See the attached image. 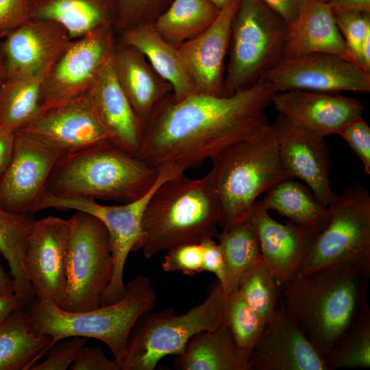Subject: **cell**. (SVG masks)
<instances>
[{"label": "cell", "instance_id": "cell-20", "mask_svg": "<svg viewBox=\"0 0 370 370\" xmlns=\"http://www.w3.org/2000/svg\"><path fill=\"white\" fill-rule=\"evenodd\" d=\"M241 1H230L206 30L177 47L199 93L223 95L225 59Z\"/></svg>", "mask_w": 370, "mask_h": 370}, {"label": "cell", "instance_id": "cell-8", "mask_svg": "<svg viewBox=\"0 0 370 370\" xmlns=\"http://www.w3.org/2000/svg\"><path fill=\"white\" fill-rule=\"evenodd\" d=\"M287 25L262 0H241L234 16L223 95L251 86L284 58Z\"/></svg>", "mask_w": 370, "mask_h": 370}, {"label": "cell", "instance_id": "cell-13", "mask_svg": "<svg viewBox=\"0 0 370 370\" xmlns=\"http://www.w3.org/2000/svg\"><path fill=\"white\" fill-rule=\"evenodd\" d=\"M62 155L38 139L15 132L12 156L0 176V207L10 212H38L50 175Z\"/></svg>", "mask_w": 370, "mask_h": 370}, {"label": "cell", "instance_id": "cell-33", "mask_svg": "<svg viewBox=\"0 0 370 370\" xmlns=\"http://www.w3.org/2000/svg\"><path fill=\"white\" fill-rule=\"evenodd\" d=\"M34 219L0 207V254L7 261L14 293L29 305L35 298L25 262L27 236Z\"/></svg>", "mask_w": 370, "mask_h": 370}, {"label": "cell", "instance_id": "cell-7", "mask_svg": "<svg viewBox=\"0 0 370 370\" xmlns=\"http://www.w3.org/2000/svg\"><path fill=\"white\" fill-rule=\"evenodd\" d=\"M226 301L217 279L206 299L183 314L172 308L145 312L130 332L121 370H153L162 358L180 353L193 335L221 325Z\"/></svg>", "mask_w": 370, "mask_h": 370}, {"label": "cell", "instance_id": "cell-10", "mask_svg": "<svg viewBox=\"0 0 370 370\" xmlns=\"http://www.w3.org/2000/svg\"><path fill=\"white\" fill-rule=\"evenodd\" d=\"M66 288L59 306L72 312L99 307L112 276L114 261L109 234L96 217L82 211L69 219Z\"/></svg>", "mask_w": 370, "mask_h": 370}, {"label": "cell", "instance_id": "cell-9", "mask_svg": "<svg viewBox=\"0 0 370 370\" xmlns=\"http://www.w3.org/2000/svg\"><path fill=\"white\" fill-rule=\"evenodd\" d=\"M331 216L319 233L297 273L307 275L338 264L370 273V193L352 182L328 206Z\"/></svg>", "mask_w": 370, "mask_h": 370}, {"label": "cell", "instance_id": "cell-12", "mask_svg": "<svg viewBox=\"0 0 370 370\" xmlns=\"http://www.w3.org/2000/svg\"><path fill=\"white\" fill-rule=\"evenodd\" d=\"M112 26L102 27L75 39L57 58L41 88L40 106L47 109L83 97L117 42Z\"/></svg>", "mask_w": 370, "mask_h": 370}, {"label": "cell", "instance_id": "cell-43", "mask_svg": "<svg viewBox=\"0 0 370 370\" xmlns=\"http://www.w3.org/2000/svg\"><path fill=\"white\" fill-rule=\"evenodd\" d=\"M33 18L29 0H0V38Z\"/></svg>", "mask_w": 370, "mask_h": 370}, {"label": "cell", "instance_id": "cell-27", "mask_svg": "<svg viewBox=\"0 0 370 370\" xmlns=\"http://www.w3.org/2000/svg\"><path fill=\"white\" fill-rule=\"evenodd\" d=\"M249 354L237 347L224 319L217 328L193 335L172 365L178 370H249Z\"/></svg>", "mask_w": 370, "mask_h": 370}, {"label": "cell", "instance_id": "cell-17", "mask_svg": "<svg viewBox=\"0 0 370 370\" xmlns=\"http://www.w3.org/2000/svg\"><path fill=\"white\" fill-rule=\"evenodd\" d=\"M271 104L278 114L319 136L337 134L349 122L362 117L365 106L339 92L288 90L275 92Z\"/></svg>", "mask_w": 370, "mask_h": 370}, {"label": "cell", "instance_id": "cell-31", "mask_svg": "<svg viewBox=\"0 0 370 370\" xmlns=\"http://www.w3.org/2000/svg\"><path fill=\"white\" fill-rule=\"evenodd\" d=\"M51 65L37 73L6 77L0 90V127L15 133L36 116L42 82Z\"/></svg>", "mask_w": 370, "mask_h": 370}, {"label": "cell", "instance_id": "cell-14", "mask_svg": "<svg viewBox=\"0 0 370 370\" xmlns=\"http://www.w3.org/2000/svg\"><path fill=\"white\" fill-rule=\"evenodd\" d=\"M275 90L339 92L370 91V73L338 55L314 53L284 59L262 79Z\"/></svg>", "mask_w": 370, "mask_h": 370}, {"label": "cell", "instance_id": "cell-48", "mask_svg": "<svg viewBox=\"0 0 370 370\" xmlns=\"http://www.w3.org/2000/svg\"><path fill=\"white\" fill-rule=\"evenodd\" d=\"M24 306V301L15 293H0V327L14 311Z\"/></svg>", "mask_w": 370, "mask_h": 370}, {"label": "cell", "instance_id": "cell-26", "mask_svg": "<svg viewBox=\"0 0 370 370\" xmlns=\"http://www.w3.org/2000/svg\"><path fill=\"white\" fill-rule=\"evenodd\" d=\"M119 33L117 40L142 53L155 71L171 85L173 100L180 101L198 92L177 47L163 39L152 23L138 25Z\"/></svg>", "mask_w": 370, "mask_h": 370}, {"label": "cell", "instance_id": "cell-23", "mask_svg": "<svg viewBox=\"0 0 370 370\" xmlns=\"http://www.w3.org/2000/svg\"><path fill=\"white\" fill-rule=\"evenodd\" d=\"M84 96L107 132L110 143L136 156L143 127L118 82L113 56Z\"/></svg>", "mask_w": 370, "mask_h": 370}, {"label": "cell", "instance_id": "cell-21", "mask_svg": "<svg viewBox=\"0 0 370 370\" xmlns=\"http://www.w3.org/2000/svg\"><path fill=\"white\" fill-rule=\"evenodd\" d=\"M0 38L7 76L41 71L51 66L73 40L60 24L33 18Z\"/></svg>", "mask_w": 370, "mask_h": 370}, {"label": "cell", "instance_id": "cell-53", "mask_svg": "<svg viewBox=\"0 0 370 370\" xmlns=\"http://www.w3.org/2000/svg\"><path fill=\"white\" fill-rule=\"evenodd\" d=\"M319 1H320L321 2H323V3H330V2H332L334 0H319Z\"/></svg>", "mask_w": 370, "mask_h": 370}, {"label": "cell", "instance_id": "cell-1", "mask_svg": "<svg viewBox=\"0 0 370 370\" xmlns=\"http://www.w3.org/2000/svg\"><path fill=\"white\" fill-rule=\"evenodd\" d=\"M275 92L261 79L230 95L197 92L176 101L168 95L143 126L136 156L159 171L184 174L265 130Z\"/></svg>", "mask_w": 370, "mask_h": 370}, {"label": "cell", "instance_id": "cell-42", "mask_svg": "<svg viewBox=\"0 0 370 370\" xmlns=\"http://www.w3.org/2000/svg\"><path fill=\"white\" fill-rule=\"evenodd\" d=\"M349 145L362 163L366 174L370 175V127L362 117L355 119L337 133Z\"/></svg>", "mask_w": 370, "mask_h": 370}, {"label": "cell", "instance_id": "cell-32", "mask_svg": "<svg viewBox=\"0 0 370 370\" xmlns=\"http://www.w3.org/2000/svg\"><path fill=\"white\" fill-rule=\"evenodd\" d=\"M219 12L211 0H172L152 24L163 39L178 47L206 30Z\"/></svg>", "mask_w": 370, "mask_h": 370}, {"label": "cell", "instance_id": "cell-47", "mask_svg": "<svg viewBox=\"0 0 370 370\" xmlns=\"http://www.w3.org/2000/svg\"><path fill=\"white\" fill-rule=\"evenodd\" d=\"M15 133L0 127V176L9 164L14 149Z\"/></svg>", "mask_w": 370, "mask_h": 370}, {"label": "cell", "instance_id": "cell-29", "mask_svg": "<svg viewBox=\"0 0 370 370\" xmlns=\"http://www.w3.org/2000/svg\"><path fill=\"white\" fill-rule=\"evenodd\" d=\"M51 342L49 335L32 330L27 306L18 308L0 327V370H30Z\"/></svg>", "mask_w": 370, "mask_h": 370}, {"label": "cell", "instance_id": "cell-16", "mask_svg": "<svg viewBox=\"0 0 370 370\" xmlns=\"http://www.w3.org/2000/svg\"><path fill=\"white\" fill-rule=\"evenodd\" d=\"M18 131L42 142L62 156L110 142L107 132L84 96L41 109Z\"/></svg>", "mask_w": 370, "mask_h": 370}, {"label": "cell", "instance_id": "cell-19", "mask_svg": "<svg viewBox=\"0 0 370 370\" xmlns=\"http://www.w3.org/2000/svg\"><path fill=\"white\" fill-rule=\"evenodd\" d=\"M249 370H327L323 357L282 304L249 354Z\"/></svg>", "mask_w": 370, "mask_h": 370}, {"label": "cell", "instance_id": "cell-18", "mask_svg": "<svg viewBox=\"0 0 370 370\" xmlns=\"http://www.w3.org/2000/svg\"><path fill=\"white\" fill-rule=\"evenodd\" d=\"M273 123L280 158L290 177L304 181L328 206L337 194L330 184V151L325 137L295 125L280 114Z\"/></svg>", "mask_w": 370, "mask_h": 370}, {"label": "cell", "instance_id": "cell-52", "mask_svg": "<svg viewBox=\"0 0 370 370\" xmlns=\"http://www.w3.org/2000/svg\"><path fill=\"white\" fill-rule=\"evenodd\" d=\"M216 7L221 10L230 1L234 0H211Z\"/></svg>", "mask_w": 370, "mask_h": 370}, {"label": "cell", "instance_id": "cell-34", "mask_svg": "<svg viewBox=\"0 0 370 370\" xmlns=\"http://www.w3.org/2000/svg\"><path fill=\"white\" fill-rule=\"evenodd\" d=\"M225 264V276L221 284L226 295L237 288L241 276L263 260L256 228L250 220L222 229L217 236Z\"/></svg>", "mask_w": 370, "mask_h": 370}, {"label": "cell", "instance_id": "cell-15", "mask_svg": "<svg viewBox=\"0 0 370 370\" xmlns=\"http://www.w3.org/2000/svg\"><path fill=\"white\" fill-rule=\"evenodd\" d=\"M69 220L55 216L34 219L25 255L29 282L37 299L60 306L66 288Z\"/></svg>", "mask_w": 370, "mask_h": 370}, {"label": "cell", "instance_id": "cell-22", "mask_svg": "<svg viewBox=\"0 0 370 370\" xmlns=\"http://www.w3.org/2000/svg\"><path fill=\"white\" fill-rule=\"evenodd\" d=\"M249 219L259 239L263 260L280 288L299 271L318 234L292 221L273 219L262 201H256Z\"/></svg>", "mask_w": 370, "mask_h": 370}, {"label": "cell", "instance_id": "cell-41", "mask_svg": "<svg viewBox=\"0 0 370 370\" xmlns=\"http://www.w3.org/2000/svg\"><path fill=\"white\" fill-rule=\"evenodd\" d=\"M86 337L71 336L62 339L47 352L46 358L36 362L30 370H66L74 362L80 349L86 344Z\"/></svg>", "mask_w": 370, "mask_h": 370}, {"label": "cell", "instance_id": "cell-24", "mask_svg": "<svg viewBox=\"0 0 370 370\" xmlns=\"http://www.w3.org/2000/svg\"><path fill=\"white\" fill-rule=\"evenodd\" d=\"M314 53L335 54L352 61L330 5L309 0L287 25L284 59Z\"/></svg>", "mask_w": 370, "mask_h": 370}, {"label": "cell", "instance_id": "cell-5", "mask_svg": "<svg viewBox=\"0 0 370 370\" xmlns=\"http://www.w3.org/2000/svg\"><path fill=\"white\" fill-rule=\"evenodd\" d=\"M157 294L151 280L138 275L130 280L116 302L84 312L66 311L37 298L27 306L32 330L51 337V347L67 337L82 336L103 342L121 365L130 332L139 318L151 310Z\"/></svg>", "mask_w": 370, "mask_h": 370}, {"label": "cell", "instance_id": "cell-50", "mask_svg": "<svg viewBox=\"0 0 370 370\" xmlns=\"http://www.w3.org/2000/svg\"><path fill=\"white\" fill-rule=\"evenodd\" d=\"M0 293H14L13 280L0 265Z\"/></svg>", "mask_w": 370, "mask_h": 370}, {"label": "cell", "instance_id": "cell-2", "mask_svg": "<svg viewBox=\"0 0 370 370\" xmlns=\"http://www.w3.org/2000/svg\"><path fill=\"white\" fill-rule=\"evenodd\" d=\"M370 273L345 264L297 273L281 288V304L323 357L369 309Z\"/></svg>", "mask_w": 370, "mask_h": 370}, {"label": "cell", "instance_id": "cell-25", "mask_svg": "<svg viewBox=\"0 0 370 370\" xmlns=\"http://www.w3.org/2000/svg\"><path fill=\"white\" fill-rule=\"evenodd\" d=\"M113 64L118 82L143 127L156 105L172 92V88L142 53L118 40Z\"/></svg>", "mask_w": 370, "mask_h": 370}, {"label": "cell", "instance_id": "cell-46", "mask_svg": "<svg viewBox=\"0 0 370 370\" xmlns=\"http://www.w3.org/2000/svg\"><path fill=\"white\" fill-rule=\"evenodd\" d=\"M286 25L297 16L309 0H262Z\"/></svg>", "mask_w": 370, "mask_h": 370}, {"label": "cell", "instance_id": "cell-45", "mask_svg": "<svg viewBox=\"0 0 370 370\" xmlns=\"http://www.w3.org/2000/svg\"><path fill=\"white\" fill-rule=\"evenodd\" d=\"M213 238L200 242L203 249V271L214 273L221 284L225 276V260L220 245Z\"/></svg>", "mask_w": 370, "mask_h": 370}, {"label": "cell", "instance_id": "cell-40", "mask_svg": "<svg viewBox=\"0 0 370 370\" xmlns=\"http://www.w3.org/2000/svg\"><path fill=\"white\" fill-rule=\"evenodd\" d=\"M165 272L180 271L188 276L203 272V249L200 243L184 244L166 251L162 262Z\"/></svg>", "mask_w": 370, "mask_h": 370}, {"label": "cell", "instance_id": "cell-11", "mask_svg": "<svg viewBox=\"0 0 370 370\" xmlns=\"http://www.w3.org/2000/svg\"><path fill=\"white\" fill-rule=\"evenodd\" d=\"M171 176L177 175L168 169L160 171L157 181L145 195L135 201L119 205L108 206L92 199L43 195L38 211L47 208L82 211L96 217L106 227L114 267L111 281L101 296V306L116 302L124 295L126 286L123 279L125 265L129 254L133 251L138 239L145 207L158 184L164 178Z\"/></svg>", "mask_w": 370, "mask_h": 370}, {"label": "cell", "instance_id": "cell-3", "mask_svg": "<svg viewBox=\"0 0 370 370\" xmlns=\"http://www.w3.org/2000/svg\"><path fill=\"white\" fill-rule=\"evenodd\" d=\"M220 208L209 171L195 179L182 174L162 180L145 207L133 251L147 258L177 246L217 237Z\"/></svg>", "mask_w": 370, "mask_h": 370}, {"label": "cell", "instance_id": "cell-38", "mask_svg": "<svg viewBox=\"0 0 370 370\" xmlns=\"http://www.w3.org/2000/svg\"><path fill=\"white\" fill-rule=\"evenodd\" d=\"M169 0H114L116 23L119 32L132 27L153 23L164 10Z\"/></svg>", "mask_w": 370, "mask_h": 370}, {"label": "cell", "instance_id": "cell-51", "mask_svg": "<svg viewBox=\"0 0 370 370\" xmlns=\"http://www.w3.org/2000/svg\"><path fill=\"white\" fill-rule=\"evenodd\" d=\"M7 72L4 60L0 51V90L6 79Z\"/></svg>", "mask_w": 370, "mask_h": 370}, {"label": "cell", "instance_id": "cell-49", "mask_svg": "<svg viewBox=\"0 0 370 370\" xmlns=\"http://www.w3.org/2000/svg\"><path fill=\"white\" fill-rule=\"evenodd\" d=\"M334 13L370 12V0H334L329 3Z\"/></svg>", "mask_w": 370, "mask_h": 370}, {"label": "cell", "instance_id": "cell-35", "mask_svg": "<svg viewBox=\"0 0 370 370\" xmlns=\"http://www.w3.org/2000/svg\"><path fill=\"white\" fill-rule=\"evenodd\" d=\"M237 288L247 304L267 322L276 315L281 306V288L264 260L241 276Z\"/></svg>", "mask_w": 370, "mask_h": 370}, {"label": "cell", "instance_id": "cell-30", "mask_svg": "<svg viewBox=\"0 0 370 370\" xmlns=\"http://www.w3.org/2000/svg\"><path fill=\"white\" fill-rule=\"evenodd\" d=\"M262 200L268 210H274L291 221L317 234L330 219V210L307 186L295 180H283L269 188Z\"/></svg>", "mask_w": 370, "mask_h": 370}, {"label": "cell", "instance_id": "cell-36", "mask_svg": "<svg viewBox=\"0 0 370 370\" xmlns=\"http://www.w3.org/2000/svg\"><path fill=\"white\" fill-rule=\"evenodd\" d=\"M324 360L327 370L370 367V308L335 343Z\"/></svg>", "mask_w": 370, "mask_h": 370}, {"label": "cell", "instance_id": "cell-39", "mask_svg": "<svg viewBox=\"0 0 370 370\" xmlns=\"http://www.w3.org/2000/svg\"><path fill=\"white\" fill-rule=\"evenodd\" d=\"M370 12L334 13L337 26L346 43L350 59L360 67L363 40L370 32Z\"/></svg>", "mask_w": 370, "mask_h": 370}, {"label": "cell", "instance_id": "cell-37", "mask_svg": "<svg viewBox=\"0 0 370 370\" xmlns=\"http://www.w3.org/2000/svg\"><path fill=\"white\" fill-rule=\"evenodd\" d=\"M225 320L237 347L248 354L267 323L247 304L237 288L227 295Z\"/></svg>", "mask_w": 370, "mask_h": 370}, {"label": "cell", "instance_id": "cell-4", "mask_svg": "<svg viewBox=\"0 0 370 370\" xmlns=\"http://www.w3.org/2000/svg\"><path fill=\"white\" fill-rule=\"evenodd\" d=\"M160 171L109 141L62 156L45 194L57 197L135 201L153 187Z\"/></svg>", "mask_w": 370, "mask_h": 370}, {"label": "cell", "instance_id": "cell-28", "mask_svg": "<svg viewBox=\"0 0 370 370\" xmlns=\"http://www.w3.org/2000/svg\"><path fill=\"white\" fill-rule=\"evenodd\" d=\"M34 18L62 25L71 39L116 23L114 0H29Z\"/></svg>", "mask_w": 370, "mask_h": 370}, {"label": "cell", "instance_id": "cell-6", "mask_svg": "<svg viewBox=\"0 0 370 370\" xmlns=\"http://www.w3.org/2000/svg\"><path fill=\"white\" fill-rule=\"evenodd\" d=\"M211 161L221 229L250 220L257 198L291 178L280 158L273 123L260 134L229 146Z\"/></svg>", "mask_w": 370, "mask_h": 370}, {"label": "cell", "instance_id": "cell-44", "mask_svg": "<svg viewBox=\"0 0 370 370\" xmlns=\"http://www.w3.org/2000/svg\"><path fill=\"white\" fill-rule=\"evenodd\" d=\"M70 369L121 370V366L114 358H108L101 348L85 345L79 351Z\"/></svg>", "mask_w": 370, "mask_h": 370}]
</instances>
